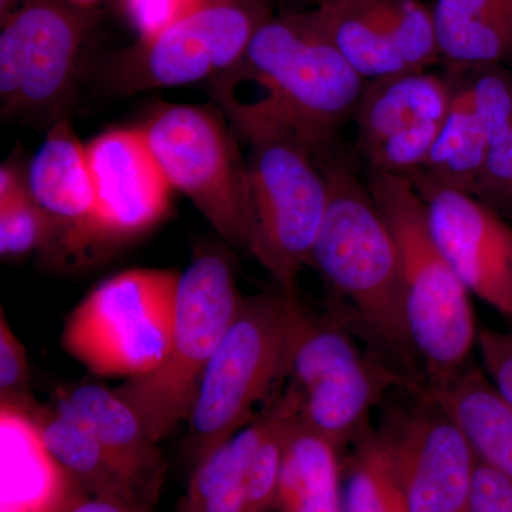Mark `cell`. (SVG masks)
Instances as JSON below:
<instances>
[{
    "label": "cell",
    "mask_w": 512,
    "mask_h": 512,
    "mask_svg": "<svg viewBox=\"0 0 512 512\" xmlns=\"http://www.w3.org/2000/svg\"><path fill=\"white\" fill-rule=\"evenodd\" d=\"M431 13L448 63L491 66L512 56V0H436Z\"/></svg>",
    "instance_id": "21"
},
{
    "label": "cell",
    "mask_w": 512,
    "mask_h": 512,
    "mask_svg": "<svg viewBox=\"0 0 512 512\" xmlns=\"http://www.w3.org/2000/svg\"><path fill=\"white\" fill-rule=\"evenodd\" d=\"M53 407L89 431L151 508L157 503L167 474V460L136 410L101 384L60 387Z\"/></svg>",
    "instance_id": "17"
},
{
    "label": "cell",
    "mask_w": 512,
    "mask_h": 512,
    "mask_svg": "<svg viewBox=\"0 0 512 512\" xmlns=\"http://www.w3.org/2000/svg\"><path fill=\"white\" fill-rule=\"evenodd\" d=\"M423 394L457 421L478 460L512 481V409L483 369L467 365L443 386L424 387Z\"/></svg>",
    "instance_id": "20"
},
{
    "label": "cell",
    "mask_w": 512,
    "mask_h": 512,
    "mask_svg": "<svg viewBox=\"0 0 512 512\" xmlns=\"http://www.w3.org/2000/svg\"><path fill=\"white\" fill-rule=\"evenodd\" d=\"M2 512H63L82 493L43 444L26 410L0 404Z\"/></svg>",
    "instance_id": "18"
},
{
    "label": "cell",
    "mask_w": 512,
    "mask_h": 512,
    "mask_svg": "<svg viewBox=\"0 0 512 512\" xmlns=\"http://www.w3.org/2000/svg\"><path fill=\"white\" fill-rule=\"evenodd\" d=\"M32 416L50 456L82 493L147 505L116 461L80 424L52 404H40Z\"/></svg>",
    "instance_id": "22"
},
{
    "label": "cell",
    "mask_w": 512,
    "mask_h": 512,
    "mask_svg": "<svg viewBox=\"0 0 512 512\" xmlns=\"http://www.w3.org/2000/svg\"><path fill=\"white\" fill-rule=\"evenodd\" d=\"M315 157L329 200L309 266L332 293L333 311L360 330L380 359L414 379L420 359L404 319L402 265L392 229L366 180L338 147Z\"/></svg>",
    "instance_id": "1"
},
{
    "label": "cell",
    "mask_w": 512,
    "mask_h": 512,
    "mask_svg": "<svg viewBox=\"0 0 512 512\" xmlns=\"http://www.w3.org/2000/svg\"><path fill=\"white\" fill-rule=\"evenodd\" d=\"M296 2L303 3V5H308L311 6V8H313V6L318 5V3L322 2V0H296Z\"/></svg>",
    "instance_id": "35"
},
{
    "label": "cell",
    "mask_w": 512,
    "mask_h": 512,
    "mask_svg": "<svg viewBox=\"0 0 512 512\" xmlns=\"http://www.w3.org/2000/svg\"><path fill=\"white\" fill-rule=\"evenodd\" d=\"M474 69L476 74L464 86L474 114L495 148L512 131V73L501 64Z\"/></svg>",
    "instance_id": "28"
},
{
    "label": "cell",
    "mask_w": 512,
    "mask_h": 512,
    "mask_svg": "<svg viewBox=\"0 0 512 512\" xmlns=\"http://www.w3.org/2000/svg\"><path fill=\"white\" fill-rule=\"evenodd\" d=\"M0 316V404L33 414L40 403L36 402L30 384L28 353L10 328L3 309Z\"/></svg>",
    "instance_id": "29"
},
{
    "label": "cell",
    "mask_w": 512,
    "mask_h": 512,
    "mask_svg": "<svg viewBox=\"0 0 512 512\" xmlns=\"http://www.w3.org/2000/svg\"><path fill=\"white\" fill-rule=\"evenodd\" d=\"M228 72L259 90L254 100H217L239 136L279 128L311 144L315 154L338 146L367 83L305 10L269 19Z\"/></svg>",
    "instance_id": "2"
},
{
    "label": "cell",
    "mask_w": 512,
    "mask_h": 512,
    "mask_svg": "<svg viewBox=\"0 0 512 512\" xmlns=\"http://www.w3.org/2000/svg\"><path fill=\"white\" fill-rule=\"evenodd\" d=\"M350 330V329H349ZM335 311L315 315L293 295L285 377L301 394L299 420L336 447L353 443L390 389L424 384L362 353Z\"/></svg>",
    "instance_id": "4"
},
{
    "label": "cell",
    "mask_w": 512,
    "mask_h": 512,
    "mask_svg": "<svg viewBox=\"0 0 512 512\" xmlns=\"http://www.w3.org/2000/svg\"><path fill=\"white\" fill-rule=\"evenodd\" d=\"M153 508L131 501L80 495L63 512H151Z\"/></svg>",
    "instance_id": "34"
},
{
    "label": "cell",
    "mask_w": 512,
    "mask_h": 512,
    "mask_svg": "<svg viewBox=\"0 0 512 512\" xmlns=\"http://www.w3.org/2000/svg\"><path fill=\"white\" fill-rule=\"evenodd\" d=\"M52 239V227L12 168L0 170V254L16 258L32 251H46Z\"/></svg>",
    "instance_id": "27"
},
{
    "label": "cell",
    "mask_w": 512,
    "mask_h": 512,
    "mask_svg": "<svg viewBox=\"0 0 512 512\" xmlns=\"http://www.w3.org/2000/svg\"><path fill=\"white\" fill-rule=\"evenodd\" d=\"M242 137L249 146V252L282 289L291 291L302 269L311 265L328 208V181L311 144L291 131L264 128Z\"/></svg>",
    "instance_id": "7"
},
{
    "label": "cell",
    "mask_w": 512,
    "mask_h": 512,
    "mask_svg": "<svg viewBox=\"0 0 512 512\" xmlns=\"http://www.w3.org/2000/svg\"><path fill=\"white\" fill-rule=\"evenodd\" d=\"M266 427L265 410L227 443L195 464L178 512H248L249 470Z\"/></svg>",
    "instance_id": "24"
},
{
    "label": "cell",
    "mask_w": 512,
    "mask_h": 512,
    "mask_svg": "<svg viewBox=\"0 0 512 512\" xmlns=\"http://www.w3.org/2000/svg\"><path fill=\"white\" fill-rule=\"evenodd\" d=\"M296 289L244 298L211 357L188 424L194 464L254 420L256 404L284 379Z\"/></svg>",
    "instance_id": "6"
},
{
    "label": "cell",
    "mask_w": 512,
    "mask_h": 512,
    "mask_svg": "<svg viewBox=\"0 0 512 512\" xmlns=\"http://www.w3.org/2000/svg\"><path fill=\"white\" fill-rule=\"evenodd\" d=\"M343 487V512H407L389 457L372 426L360 431Z\"/></svg>",
    "instance_id": "26"
},
{
    "label": "cell",
    "mask_w": 512,
    "mask_h": 512,
    "mask_svg": "<svg viewBox=\"0 0 512 512\" xmlns=\"http://www.w3.org/2000/svg\"><path fill=\"white\" fill-rule=\"evenodd\" d=\"M242 301L225 252H201L181 272L173 336L163 363L114 389L157 441L190 417L205 369Z\"/></svg>",
    "instance_id": "5"
},
{
    "label": "cell",
    "mask_w": 512,
    "mask_h": 512,
    "mask_svg": "<svg viewBox=\"0 0 512 512\" xmlns=\"http://www.w3.org/2000/svg\"><path fill=\"white\" fill-rule=\"evenodd\" d=\"M128 12L140 39L160 33L183 16L198 0H126Z\"/></svg>",
    "instance_id": "33"
},
{
    "label": "cell",
    "mask_w": 512,
    "mask_h": 512,
    "mask_svg": "<svg viewBox=\"0 0 512 512\" xmlns=\"http://www.w3.org/2000/svg\"><path fill=\"white\" fill-rule=\"evenodd\" d=\"M180 274L143 268L110 276L70 313L62 348L96 376L153 372L170 348Z\"/></svg>",
    "instance_id": "8"
},
{
    "label": "cell",
    "mask_w": 512,
    "mask_h": 512,
    "mask_svg": "<svg viewBox=\"0 0 512 512\" xmlns=\"http://www.w3.org/2000/svg\"><path fill=\"white\" fill-rule=\"evenodd\" d=\"M274 16L272 0H198L157 35L111 56L101 82L110 93L130 96L221 76Z\"/></svg>",
    "instance_id": "10"
},
{
    "label": "cell",
    "mask_w": 512,
    "mask_h": 512,
    "mask_svg": "<svg viewBox=\"0 0 512 512\" xmlns=\"http://www.w3.org/2000/svg\"><path fill=\"white\" fill-rule=\"evenodd\" d=\"M375 429L407 512H468L478 457L456 420L419 392Z\"/></svg>",
    "instance_id": "12"
},
{
    "label": "cell",
    "mask_w": 512,
    "mask_h": 512,
    "mask_svg": "<svg viewBox=\"0 0 512 512\" xmlns=\"http://www.w3.org/2000/svg\"><path fill=\"white\" fill-rule=\"evenodd\" d=\"M453 96L454 83L429 70L367 82L353 117L357 153L409 128L441 123Z\"/></svg>",
    "instance_id": "19"
},
{
    "label": "cell",
    "mask_w": 512,
    "mask_h": 512,
    "mask_svg": "<svg viewBox=\"0 0 512 512\" xmlns=\"http://www.w3.org/2000/svg\"><path fill=\"white\" fill-rule=\"evenodd\" d=\"M365 180L399 248L404 319L426 370L424 387L436 389L468 365L477 346L471 293L431 237L426 207L409 178L367 168Z\"/></svg>",
    "instance_id": "3"
},
{
    "label": "cell",
    "mask_w": 512,
    "mask_h": 512,
    "mask_svg": "<svg viewBox=\"0 0 512 512\" xmlns=\"http://www.w3.org/2000/svg\"><path fill=\"white\" fill-rule=\"evenodd\" d=\"M426 207L441 254L468 292L512 318V224L470 192L407 175Z\"/></svg>",
    "instance_id": "14"
},
{
    "label": "cell",
    "mask_w": 512,
    "mask_h": 512,
    "mask_svg": "<svg viewBox=\"0 0 512 512\" xmlns=\"http://www.w3.org/2000/svg\"><path fill=\"white\" fill-rule=\"evenodd\" d=\"M305 12L366 82L441 60L433 13L420 0H322Z\"/></svg>",
    "instance_id": "13"
},
{
    "label": "cell",
    "mask_w": 512,
    "mask_h": 512,
    "mask_svg": "<svg viewBox=\"0 0 512 512\" xmlns=\"http://www.w3.org/2000/svg\"><path fill=\"white\" fill-rule=\"evenodd\" d=\"M473 195L512 224V131L491 151Z\"/></svg>",
    "instance_id": "30"
},
{
    "label": "cell",
    "mask_w": 512,
    "mask_h": 512,
    "mask_svg": "<svg viewBox=\"0 0 512 512\" xmlns=\"http://www.w3.org/2000/svg\"><path fill=\"white\" fill-rule=\"evenodd\" d=\"M225 119L211 106L160 104L141 131L171 187L190 198L224 241L249 252L247 158Z\"/></svg>",
    "instance_id": "9"
},
{
    "label": "cell",
    "mask_w": 512,
    "mask_h": 512,
    "mask_svg": "<svg viewBox=\"0 0 512 512\" xmlns=\"http://www.w3.org/2000/svg\"><path fill=\"white\" fill-rule=\"evenodd\" d=\"M468 512H512V481L478 461Z\"/></svg>",
    "instance_id": "32"
},
{
    "label": "cell",
    "mask_w": 512,
    "mask_h": 512,
    "mask_svg": "<svg viewBox=\"0 0 512 512\" xmlns=\"http://www.w3.org/2000/svg\"><path fill=\"white\" fill-rule=\"evenodd\" d=\"M339 448L295 421L286 443L276 512H343Z\"/></svg>",
    "instance_id": "23"
},
{
    "label": "cell",
    "mask_w": 512,
    "mask_h": 512,
    "mask_svg": "<svg viewBox=\"0 0 512 512\" xmlns=\"http://www.w3.org/2000/svg\"><path fill=\"white\" fill-rule=\"evenodd\" d=\"M30 194L52 227L46 254L57 262H80L106 247L86 146L69 120L53 124L29 165Z\"/></svg>",
    "instance_id": "16"
},
{
    "label": "cell",
    "mask_w": 512,
    "mask_h": 512,
    "mask_svg": "<svg viewBox=\"0 0 512 512\" xmlns=\"http://www.w3.org/2000/svg\"><path fill=\"white\" fill-rule=\"evenodd\" d=\"M93 3L26 0L0 32V107L6 119L66 120L90 36Z\"/></svg>",
    "instance_id": "11"
},
{
    "label": "cell",
    "mask_w": 512,
    "mask_h": 512,
    "mask_svg": "<svg viewBox=\"0 0 512 512\" xmlns=\"http://www.w3.org/2000/svg\"><path fill=\"white\" fill-rule=\"evenodd\" d=\"M104 244L144 234L170 208L171 187L141 128H117L86 146Z\"/></svg>",
    "instance_id": "15"
},
{
    "label": "cell",
    "mask_w": 512,
    "mask_h": 512,
    "mask_svg": "<svg viewBox=\"0 0 512 512\" xmlns=\"http://www.w3.org/2000/svg\"><path fill=\"white\" fill-rule=\"evenodd\" d=\"M493 144L471 107L466 86L454 83V96L429 160L419 173L436 183L473 194Z\"/></svg>",
    "instance_id": "25"
},
{
    "label": "cell",
    "mask_w": 512,
    "mask_h": 512,
    "mask_svg": "<svg viewBox=\"0 0 512 512\" xmlns=\"http://www.w3.org/2000/svg\"><path fill=\"white\" fill-rule=\"evenodd\" d=\"M477 348L485 376L512 409V332L480 330Z\"/></svg>",
    "instance_id": "31"
}]
</instances>
